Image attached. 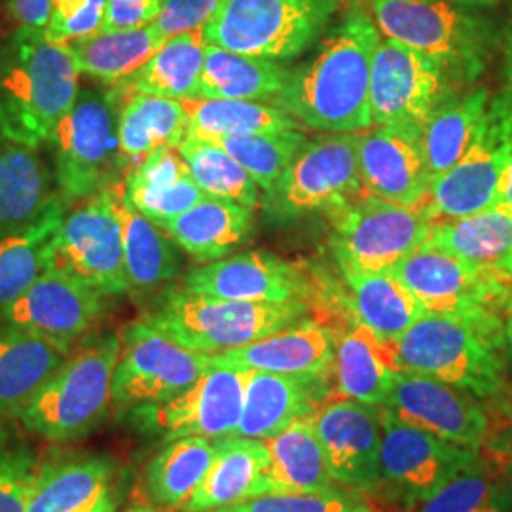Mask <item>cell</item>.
<instances>
[{"mask_svg": "<svg viewBox=\"0 0 512 512\" xmlns=\"http://www.w3.org/2000/svg\"><path fill=\"white\" fill-rule=\"evenodd\" d=\"M380 40L374 19L363 8H351L310 63L293 71L275 105L317 131L361 133L372 128L370 76Z\"/></svg>", "mask_w": 512, "mask_h": 512, "instance_id": "1", "label": "cell"}, {"mask_svg": "<svg viewBox=\"0 0 512 512\" xmlns=\"http://www.w3.org/2000/svg\"><path fill=\"white\" fill-rule=\"evenodd\" d=\"M78 76L69 42L50 40L33 27L8 35L0 44V133L40 147L73 109Z\"/></svg>", "mask_w": 512, "mask_h": 512, "instance_id": "2", "label": "cell"}, {"mask_svg": "<svg viewBox=\"0 0 512 512\" xmlns=\"http://www.w3.org/2000/svg\"><path fill=\"white\" fill-rule=\"evenodd\" d=\"M492 0H372L378 31L427 55L456 82L476 80L494 50Z\"/></svg>", "mask_w": 512, "mask_h": 512, "instance_id": "3", "label": "cell"}, {"mask_svg": "<svg viewBox=\"0 0 512 512\" xmlns=\"http://www.w3.org/2000/svg\"><path fill=\"white\" fill-rule=\"evenodd\" d=\"M503 319H465L425 313L393 342L401 370L418 372L475 397L501 393Z\"/></svg>", "mask_w": 512, "mask_h": 512, "instance_id": "4", "label": "cell"}, {"mask_svg": "<svg viewBox=\"0 0 512 512\" xmlns=\"http://www.w3.org/2000/svg\"><path fill=\"white\" fill-rule=\"evenodd\" d=\"M306 311L304 300L285 304L238 302L171 287L154 298L141 321L190 351L220 353L287 329Z\"/></svg>", "mask_w": 512, "mask_h": 512, "instance_id": "5", "label": "cell"}, {"mask_svg": "<svg viewBox=\"0 0 512 512\" xmlns=\"http://www.w3.org/2000/svg\"><path fill=\"white\" fill-rule=\"evenodd\" d=\"M120 334L82 340L67 361L19 412L25 429L50 442H74L93 433L112 408V376Z\"/></svg>", "mask_w": 512, "mask_h": 512, "instance_id": "6", "label": "cell"}, {"mask_svg": "<svg viewBox=\"0 0 512 512\" xmlns=\"http://www.w3.org/2000/svg\"><path fill=\"white\" fill-rule=\"evenodd\" d=\"M338 0H222L203 38L236 54L291 61L327 29Z\"/></svg>", "mask_w": 512, "mask_h": 512, "instance_id": "7", "label": "cell"}, {"mask_svg": "<svg viewBox=\"0 0 512 512\" xmlns=\"http://www.w3.org/2000/svg\"><path fill=\"white\" fill-rule=\"evenodd\" d=\"M55 183L65 202H80L120 181L118 97L109 90H80L73 109L48 137Z\"/></svg>", "mask_w": 512, "mask_h": 512, "instance_id": "8", "label": "cell"}, {"mask_svg": "<svg viewBox=\"0 0 512 512\" xmlns=\"http://www.w3.org/2000/svg\"><path fill=\"white\" fill-rule=\"evenodd\" d=\"M330 247L342 272H391L429 239L433 220L423 207H404L359 192L327 211Z\"/></svg>", "mask_w": 512, "mask_h": 512, "instance_id": "9", "label": "cell"}, {"mask_svg": "<svg viewBox=\"0 0 512 512\" xmlns=\"http://www.w3.org/2000/svg\"><path fill=\"white\" fill-rule=\"evenodd\" d=\"M124 179L69 213L48 255V270L71 275L107 296L128 293L120 202Z\"/></svg>", "mask_w": 512, "mask_h": 512, "instance_id": "10", "label": "cell"}, {"mask_svg": "<svg viewBox=\"0 0 512 512\" xmlns=\"http://www.w3.org/2000/svg\"><path fill=\"white\" fill-rule=\"evenodd\" d=\"M512 148V93L492 99L473 145L435 179L421 205L433 222L461 219L501 202Z\"/></svg>", "mask_w": 512, "mask_h": 512, "instance_id": "11", "label": "cell"}, {"mask_svg": "<svg viewBox=\"0 0 512 512\" xmlns=\"http://www.w3.org/2000/svg\"><path fill=\"white\" fill-rule=\"evenodd\" d=\"M391 274L429 313L465 319H503L512 283L501 270L475 266L425 241Z\"/></svg>", "mask_w": 512, "mask_h": 512, "instance_id": "12", "label": "cell"}, {"mask_svg": "<svg viewBox=\"0 0 512 512\" xmlns=\"http://www.w3.org/2000/svg\"><path fill=\"white\" fill-rule=\"evenodd\" d=\"M213 368L211 353H198L169 340L145 321L120 332V353L112 376V408L131 412L181 395Z\"/></svg>", "mask_w": 512, "mask_h": 512, "instance_id": "13", "label": "cell"}, {"mask_svg": "<svg viewBox=\"0 0 512 512\" xmlns=\"http://www.w3.org/2000/svg\"><path fill=\"white\" fill-rule=\"evenodd\" d=\"M247 387V370L209 368L198 382L165 403L128 412L135 427L164 442L202 437L220 440L236 437Z\"/></svg>", "mask_w": 512, "mask_h": 512, "instance_id": "14", "label": "cell"}, {"mask_svg": "<svg viewBox=\"0 0 512 512\" xmlns=\"http://www.w3.org/2000/svg\"><path fill=\"white\" fill-rule=\"evenodd\" d=\"M456 80L439 63L401 42L380 40L370 76V107L374 126L420 124L452 97Z\"/></svg>", "mask_w": 512, "mask_h": 512, "instance_id": "15", "label": "cell"}, {"mask_svg": "<svg viewBox=\"0 0 512 512\" xmlns=\"http://www.w3.org/2000/svg\"><path fill=\"white\" fill-rule=\"evenodd\" d=\"M359 133H330L306 143L274 190L266 207L283 217L329 211L363 192L359 175Z\"/></svg>", "mask_w": 512, "mask_h": 512, "instance_id": "16", "label": "cell"}, {"mask_svg": "<svg viewBox=\"0 0 512 512\" xmlns=\"http://www.w3.org/2000/svg\"><path fill=\"white\" fill-rule=\"evenodd\" d=\"M380 418L382 482H387L406 503L425 501L478 461V450L452 444L404 423L384 406Z\"/></svg>", "mask_w": 512, "mask_h": 512, "instance_id": "17", "label": "cell"}, {"mask_svg": "<svg viewBox=\"0 0 512 512\" xmlns=\"http://www.w3.org/2000/svg\"><path fill=\"white\" fill-rule=\"evenodd\" d=\"M107 298L71 275L46 270L16 302L0 311V317L6 325L73 349L74 342L103 319Z\"/></svg>", "mask_w": 512, "mask_h": 512, "instance_id": "18", "label": "cell"}, {"mask_svg": "<svg viewBox=\"0 0 512 512\" xmlns=\"http://www.w3.org/2000/svg\"><path fill=\"white\" fill-rule=\"evenodd\" d=\"M359 133L363 192L404 207H420L433 188L423 150V126L387 124Z\"/></svg>", "mask_w": 512, "mask_h": 512, "instance_id": "19", "label": "cell"}, {"mask_svg": "<svg viewBox=\"0 0 512 512\" xmlns=\"http://www.w3.org/2000/svg\"><path fill=\"white\" fill-rule=\"evenodd\" d=\"M384 408L404 423L471 450L488 437V416L469 393L418 372L395 374Z\"/></svg>", "mask_w": 512, "mask_h": 512, "instance_id": "20", "label": "cell"}, {"mask_svg": "<svg viewBox=\"0 0 512 512\" xmlns=\"http://www.w3.org/2000/svg\"><path fill=\"white\" fill-rule=\"evenodd\" d=\"M315 431L336 486L368 492L382 484L380 408L338 399L315 414Z\"/></svg>", "mask_w": 512, "mask_h": 512, "instance_id": "21", "label": "cell"}, {"mask_svg": "<svg viewBox=\"0 0 512 512\" xmlns=\"http://www.w3.org/2000/svg\"><path fill=\"white\" fill-rule=\"evenodd\" d=\"M183 287L190 293L220 300L262 304L306 300L310 293L306 275L291 262L264 251L205 262L186 274Z\"/></svg>", "mask_w": 512, "mask_h": 512, "instance_id": "22", "label": "cell"}, {"mask_svg": "<svg viewBox=\"0 0 512 512\" xmlns=\"http://www.w3.org/2000/svg\"><path fill=\"white\" fill-rule=\"evenodd\" d=\"M213 366L260 370L327 382L334 372V336L319 321H298L243 348L211 353Z\"/></svg>", "mask_w": 512, "mask_h": 512, "instance_id": "23", "label": "cell"}, {"mask_svg": "<svg viewBox=\"0 0 512 512\" xmlns=\"http://www.w3.org/2000/svg\"><path fill=\"white\" fill-rule=\"evenodd\" d=\"M327 382L247 370L245 401L236 437L274 439L294 421L317 414Z\"/></svg>", "mask_w": 512, "mask_h": 512, "instance_id": "24", "label": "cell"}, {"mask_svg": "<svg viewBox=\"0 0 512 512\" xmlns=\"http://www.w3.org/2000/svg\"><path fill=\"white\" fill-rule=\"evenodd\" d=\"M203 198L207 196L194 181L179 147L152 152L124 177L126 203L160 228Z\"/></svg>", "mask_w": 512, "mask_h": 512, "instance_id": "25", "label": "cell"}, {"mask_svg": "<svg viewBox=\"0 0 512 512\" xmlns=\"http://www.w3.org/2000/svg\"><path fill=\"white\" fill-rule=\"evenodd\" d=\"M270 452L264 440L230 437L215 440V458L184 512L213 511L268 494Z\"/></svg>", "mask_w": 512, "mask_h": 512, "instance_id": "26", "label": "cell"}, {"mask_svg": "<svg viewBox=\"0 0 512 512\" xmlns=\"http://www.w3.org/2000/svg\"><path fill=\"white\" fill-rule=\"evenodd\" d=\"M73 349L14 325L0 329V420L19 416Z\"/></svg>", "mask_w": 512, "mask_h": 512, "instance_id": "27", "label": "cell"}, {"mask_svg": "<svg viewBox=\"0 0 512 512\" xmlns=\"http://www.w3.org/2000/svg\"><path fill=\"white\" fill-rule=\"evenodd\" d=\"M110 90L118 97V141L124 173L152 152L179 147L186 139L188 112L181 101L118 88Z\"/></svg>", "mask_w": 512, "mask_h": 512, "instance_id": "28", "label": "cell"}, {"mask_svg": "<svg viewBox=\"0 0 512 512\" xmlns=\"http://www.w3.org/2000/svg\"><path fill=\"white\" fill-rule=\"evenodd\" d=\"M399 370L393 344L380 340L361 323H353L334 340V376L340 399L385 406Z\"/></svg>", "mask_w": 512, "mask_h": 512, "instance_id": "29", "label": "cell"}, {"mask_svg": "<svg viewBox=\"0 0 512 512\" xmlns=\"http://www.w3.org/2000/svg\"><path fill=\"white\" fill-rule=\"evenodd\" d=\"M184 253L198 262L232 255L253 234V209L234 202L203 198L162 228Z\"/></svg>", "mask_w": 512, "mask_h": 512, "instance_id": "30", "label": "cell"}, {"mask_svg": "<svg viewBox=\"0 0 512 512\" xmlns=\"http://www.w3.org/2000/svg\"><path fill=\"white\" fill-rule=\"evenodd\" d=\"M293 71L277 61L236 54L207 44L198 97L272 103L287 90Z\"/></svg>", "mask_w": 512, "mask_h": 512, "instance_id": "31", "label": "cell"}, {"mask_svg": "<svg viewBox=\"0 0 512 512\" xmlns=\"http://www.w3.org/2000/svg\"><path fill=\"white\" fill-rule=\"evenodd\" d=\"M65 217L67 202L57 196L37 219L0 238V311L48 270L50 245Z\"/></svg>", "mask_w": 512, "mask_h": 512, "instance_id": "32", "label": "cell"}, {"mask_svg": "<svg viewBox=\"0 0 512 512\" xmlns=\"http://www.w3.org/2000/svg\"><path fill=\"white\" fill-rule=\"evenodd\" d=\"M57 196L37 148L0 133V238L37 219Z\"/></svg>", "mask_w": 512, "mask_h": 512, "instance_id": "33", "label": "cell"}, {"mask_svg": "<svg viewBox=\"0 0 512 512\" xmlns=\"http://www.w3.org/2000/svg\"><path fill=\"white\" fill-rule=\"evenodd\" d=\"M349 289V308L357 323L387 344L397 342L427 311L391 272H342Z\"/></svg>", "mask_w": 512, "mask_h": 512, "instance_id": "34", "label": "cell"}, {"mask_svg": "<svg viewBox=\"0 0 512 512\" xmlns=\"http://www.w3.org/2000/svg\"><path fill=\"white\" fill-rule=\"evenodd\" d=\"M270 452L266 473L268 494L272 492H327L334 484L321 442L315 431V414L294 421L274 439L264 440Z\"/></svg>", "mask_w": 512, "mask_h": 512, "instance_id": "35", "label": "cell"}, {"mask_svg": "<svg viewBox=\"0 0 512 512\" xmlns=\"http://www.w3.org/2000/svg\"><path fill=\"white\" fill-rule=\"evenodd\" d=\"M118 463L109 456H76L40 465L27 512H71L118 482Z\"/></svg>", "mask_w": 512, "mask_h": 512, "instance_id": "36", "label": "cell"}, {"mask_svg": "<svg viewBox=\"0 0 512 512\" xmlns=\"http://www.w3.org/2000/svg\"><path fill=\"white\" fill-rule=\"evenodd\" d=\"M181 103L188 112L186 137L205 143L217 145L228 137L300 129L289 112L272 103L205 97L184 99Z\"/></svg>", "mask_w": 512, "mask_h": 512, "instance_id": "37", "label": "cell"}, {"mask_svg": "<svg viewBox=\"0 0 512 512\" xmlns=\"http://www.w3.org/2000/svg\"><path fill=\"white\" fill-rule=\"evenodd\" d=\"M164 38L148 25L128 31H99L92 37L69 42L80 74L92 76L110 88L122 86L152 55L164 46Z\"/></svg>", "mask_w": 512, "mask_h": 512, "instance_id": "38", "label": "cell"}, {"mask_svg": "<svg viewBox=\"0 0 512 512\" xmlns=\"http://www.w3.org/2000/svg\"><path fill=\"white\" fill-rule=\"evenodd\" d=\"M427 241L475 266L501 270L512 249V207L499 203L469 217L433 222Z\"/></svg>", "mask_w": 512, "mask_h": 512, "instance_id": "39", "label": "cell"}, {"mask_svg": "<svg viewBox=\"0 0 512 512\" xmlns=\"http://www.w3.org/2000/svg\"><path fill=\"white\" fill-rule=\"evenodd\" d=\"M207 42L203 29L165 40L164 46L118 90L167 99H194L200 92Z\"/></svg>", "mask_w": 512, "mask_h": 512, "instance_id": "40", "label": "cell"}, {"mask_svg": "<svg viewBox=\"0 0 512 512\" xmlns=\"http://www.w3.org/2000/svg\"><path fill=\"white\" fill-rule=\"evenodd\" d=\"M215 458V440L184 437L167 442L164 450L148 463L145 492L164 509H181L200 486Z\"/></svg>", "mask_w": 512, "mask_h": 512, "instance_id": "41", "label": "cell"}, {"mask_svg": "<svg viewBox=\"0 0 512 512\" xmlns=\"http://www.w3.org/2000/svg\"><path fill=\"white\" fill-rule=\"evenodd\" d=\"M490 105V93L478 88L465 97H452L423 126V150L433 179L444 175L473 145Z\"/></svg>", "mask_w": 512, "mask_h": 512, "instance_id": "42", "label": "cell"}, {"mask_svg": "<svg viewBox=\"0 0 512 512\" xmlns=\"http://www.w3.org/2000/svg\"><path fill=\"white\" fill-rule=\"evenodd\" d=\"M120 219L129 291L150 293L179 274L181 260L175 241L167 238L160 226L129 207L124 198L120 202Z\"/></svg>", "mask_w": 512, "mask_h": 512, "instance_id": "43", "label": "cell"}, {"mask_svg": "<svg viewBox=\"0 0 512 512\" xmlns=\"http://www.w3.org/2000/svg\"><path fill=\"white\" fill-rule=\"evenodd\" d=\"M179 150L194 181L207 198L238 203L247 209H255L258 205V184L220 145L186 137Z\"/></svg>", "mask_w": 512, "mask_h": 512, "instance_id": "44", "label": "cell"}, {"mask_svg": "<svg viewBox=\"0 0 512 512\" xmlns=\"http://www.w3.org/2000/svg\"><path fill=\"white\" fill-rule=\"evenodd\" d=\"M416 512H512V482L476 461L418 503Z\"/></svg>", "mask_w": 512, "mask_h": 512, "instance_id": "45", "label": "cell"}, {"mask_svg": "<svg viewBox=\"0 0 512 512\" xmlns=\"http://www.w3.org/2000/svg\"><path fill=\"white\" fill-rule=\"evenodd\" d=\"M306 143L298 129H289L228 137L217 145L238 160L264 194H270Z\"/></svg>", "mask_w": 512, "mask_h": 512, "instance_id": "46", "label": "cell"}, {"mask_svg": "<svg viewBox=\"0 0 512 512\" xmlns=\"http://www.w3.org/2000/svg\"><path fill=\"white\" fill-rule=\"evenodd\" d=\"M230 512H359L370 509L359 492H272L226 507Z\"/></svg>", "mask_w": 512, "mask_h": 512, "instance_id": "47", "label": "cell"}, {"mask_svg": "<svg viewBox=\"0 0 512 512\" xmlns=\"http://www.w3.org/2000/svg\"><path fill=\"white\" fill-rule=\"evenodd\" d=\"M107 0H52V14L44 29L55 42H73L101 31Z\"/></svg>", "mask_w": 512, "mask_h": 512, "instance_id": "48", "label": "cell"}, {"mask_svg": "<svg viewBox=\"0 0 512 512\" xmlns=\"http://www.w3.org/2000/svg\"><path fill=\"white\" fill-rule=\"evenodd\" d=\"M38 467L31 454L0 440V512H27Z\"/></svg>", "mask_w": 512, "mask_h": 512, "instance_id": "49", "label": "cell"}, {"mask_svg": "<svg viewBox=\"0 0 512 512\" xmlns=\"http://www.w3.org/2000/svg\"><path fill=\"white\" fill-rule=\"evenodd\" d=\"M220 2L222 0H162V10L152 27L164 40L200 31L217 14Z\"/></svg>", "mask_w": 512, "mask_h": 512, "instance_id": "50", "label": "cell"}, {"mask_svg": "<svg viewBox=\"0 0 512 512\" xmlns=\"http://www.w3.org/2000/svg\"><path fill=\"white\" fill-rule=\"evenodd\" d=\"M162 10V0H107L101 31H128L152 25Z\"/></svg>", "mask_w": 512, "mask_h": 512, "instance_id": "51", "label": "cell"}, {"mask_svg": "<svg viewBox=\"0 0 512 512\" xmlns=\"http://www.w3.org/2000/svg\"><path fill=\"white\" fill-rule=\"evenodd\" d=\"M10 14L16 18L19 27H33V29H46L50 14H52V0H6Z\"/></svg>", "mask_w": 512, "mask_h": 512, "instance_id": "52", "label": "cell"}, {"mask_svg": "<svg viewBox=\"0 0 512 512\" xmlns=\"http://www.w3.org/2000/svg\"><path fill=\"white\" fill-rule=\"evenodd\" d=\"M120 501H122V492L118 482H114L71 512H116L120 507Z\"/></svg>", "mask_w": 512, "mask_h": 512, "instance_id": "53", "label": "cell"}, {"mask_svg": "<svg viewBox=\"0 0 512 512\" xmlns=\"http://www.w3.org/2000/svg\"><path fill=\"white\" fill-rule=\"evenodd\" d=\"M505 78L509 84V92L512 93V0L511 12H509V19H507V27H505Z\"/></svg>", "mask_w": 512, "mask_h": 512, "instance_id": "54", "label": "cell"}, {"mask_svg": "<svg viewBox=\"0 0 512 512\" xmlns=\"http://www.w3.org/2000/svg\"><path fill=\"white\" fill-rule=\"evenodd\" d=\"M503 336H505V349L512 363V294L503 310Z\"/></svg>", "mask_w": 512, "mask_h": 512, "instance_id": "55", "label": "cell"}, {"mask_svg": "<svg viewBox=\"0 0 512 512\" xmlns=\"http://www.w3.org/2000/svg\"><path fill=\"white\" fill-rule=\"evenodd\" d=\"M499 203L512 207V148L509 165H507V175H505V184H503V194H501V202Z\"/></svg>", "mask_w": 512, "mask_h": 512, "instance_id": "56", "label": "cell"}, {"mask_svg": "<svg viewBox=\"0 0 512 512\" xmlns=\"http://www.w3.org/2000/svg\"><path fill=\"white\" fill-rule=\"evenodd\" d=\"M501 272H503V275L509 279L512 283V249L511 253H509V256H507V260L503 262V266H501Z\"/></svg>", "mask_w": 512, "mask_h": 512, "instance_id": "57", "label": "cell"}, {"mask_svg": "<svg viewBox=\"0 0 512 512\" xmlns=\"http://www.w3.org/2000/svg\"><path fill=\"white\" fill-rule=\"evenodd\" d=\"M124 512H158L154 511L152 507H148V505H143V503H135V505H131Z\"/></svg>", "mask_w": 512, "mask_h": 512, "instance_id": "58", "label": "cell"}, {"mask_svg": "<svg viewBox=\"0 0 512 512\" xmlns=\"http://www.w3.org/2000/svg\"><path fill=\"white\" fill-rule=\"evenodd\" d=\"M338 2H346L349 4V8H361V4H365V2L372 4V0H338Z\"/></svg>", "mask_w": 512, "mask_h": 512, "instance_id": "59", "label": "cell"}, {"mask_svg": "<svg viewBox=\"0 0 512 512\" xmlns=\"http://www.w3.org/2000/svg\"><path fill=\"white\" fill-rule=\"evenodd\" d=\"M203 512H230L226 507H222V509H213V511H203Z\"/></svg>", "mask_w": 512, "mask_h": 512, "instance_id": "60", "label": "cell"}, {"mask_svg": "<svg viewBox=\"0 0 512 512\" xmlns=\"http://www.w3.org/2000/svg\"><path fill=\"white\" fill-rule=\"evenodd\" d=\"M359 512H374L372 509H366V511H359Z\"/></svg>", "mask_w": 512, "mask_h": 512, "instance_id": "61", "label": "cell"}]
</instances>
